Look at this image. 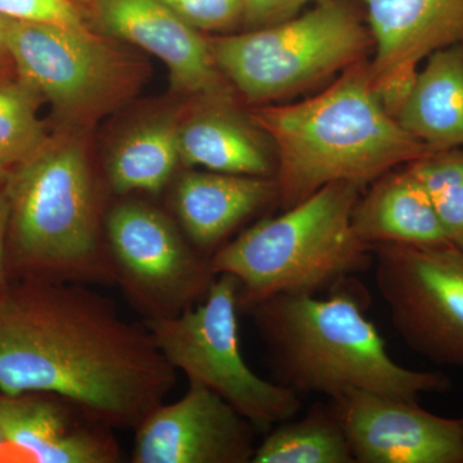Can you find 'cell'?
I'll return each instance as SVG.
<instances>
[{
	"instance_id": "obj_15",
	"label": "cell",
	"mask_w": 463,
	"mask_h": 463,
	"mask_svg": "<svg viewBox=\"0 0 463 463\" xmlns=\"http://www.w3.org/2000/svg\"><path fill=\"white\" fill-rule=\"evenodd\" d=\"M367 11L374 56L371 80L463 45V0H359Z\"/></svg>"
},
{
	"instance_id": "obj_28",
	"label": "cell",
	"mask_w": 463,
	"mask_h": 463,
	"mask_svg": "<svg viewBox=\"0 0 463 463\" xmlns=\"http://www.w3.org/2000/svg\"><path fill=\"white\" fill-rule=\"evenodd\" d=\"M11 205L5 184L0 185V294L8 288V230Z\"/></svg>"
},
{
	"instance_id": "obj_11",
	"label": "cell",
	"mask_w": 463,
	"mask_h": 463,
	"mask_svg": "<svg viewBox=\"0 0 463 463\" xmlns=\"http://www.w3.org/2000/svg\"><path fill=\"white\" fill-rule=\"evenodd\" d=\"M134 431L133 463H249L257 449L254 425L196 383L179 401L155 408Z\"/></svg>"
},
{
	"instance_id": "obj_8",
	"label": "cell",
	"mask_w": 463,
	"mask_h": 463,
	"mask_svg": "<svg viewBox=\"0 0 463 463\" xmlns=\"http://www.w3.org/2000/svg\"><path fill=\"white\" fill-rule=\"evenodd\" d=\"M0 38L18 78L71 118L111 108L137 80L136 63L88 26L0 16Z\"/></svg>"
},
{
	"instance_id": "obj_1",
	"label": "cell",
	"mask_w": 463,
	"mask_h": 463,
	"mask_svg": "<svg viewBox=\"0 0 463 463\" xmlns=\"http://www.w3.org/2000/svg\"><path fill=\"white\" fill-rule=\"evenodd\" d=\"M175 385L147 327L80 283L36 279L0 294V394L60 395L136 430Z\"/></svg>"
},
{
	"instance_id": "obj_9",
	"label": "cell",
	"mask_w": 463,
	"mask_h": 463,
	"mask_svg": "<svg viewBox=\"0 0 463 463\" xmlns=\"http://www.w3.org/2000/svg\"><path fill=\"white\" fill-rule=\"evenodd\" d=\"M376 285L395 330L411 349L463 367V251L379 245Z\"/></svg>"
},
{
	"instance_id": "obj_13",
	"label": "cell",
	"mask_w": 463,
	"mask_h": 463,
	"mask_svg": "<svg viewBox=\"0 0 463 463\" xmlns=\"http://www.w3.org/2000/svg\"><path fill=\"white\" fill-rule=\"evenodd\" d=\"M93 7L106 33L163 61L178 90L227 103L209 42L161 0H94Z\"/></svg>"
},
{
	"instance_id": "obj_6",
	"label": "cell",
	"mask_w": 463,
	"mask_h": 463,
	"mask_svg": "<svg viewBox=\"0 0 463 463\" xmlns=\"http://www.w3.org/2000/svg\"><path fill=\"white\" fill-rule=\"evenodd\" d=\"M216 66L251 102H268L306 90L361 62L371 33L340 0L281 23L209 42Z\"/></svg>"
},
{
	"instance_id": "obj_5",
	"label": "cell",
	"mask_w": 463,
	"mask_h": 463,
	"mask_svg": "<svg viewBox=\"0 0 463 463\" xmlns=\"http://www.w3.org/2000/svg\"><path fill=\"white\" fill-rule=\"evenodd\" d=\"M5 188L14 264L51 281L115 282L109 249L99 241L93 176L79 143L48 142L12 169Z\"/></svg>"
},
{
	"instance_id": "obj_25",
	"label": "cell",
	"mask_w": 463,
	"mask_h": 463,
	"mask_svg": "<svg viewBox=\"0 0 463 463\" xmlns=\"http://www.w3.org/2000/svg\"><path fill=\"white\" fill-rule=\"evenodd\" d=\"M197 30H221L239 21L242 0H161Z\"/></svg>"
},
{
	"instance_id": "obj_32",
	"label": "cell",
	"mask_w": 463,
	"mask_h": 463,
	"mask_svg": "<svg viewBox=\"0 0 463 463\" xmlns=\"http://www.w3.org/2000/svg\"><path fill=\"white\" fill-rule=\"evenodd\" d=\"M72 2L79 3V5L80 3H90V5H93L94 0H72Z\"/></svg>"
},
{
	"instance_id": "obj_2",
	"label": "cell",
	"mask_w": 463,
	"mask_h": 463,
	"mask_svg": "<svg viewBox=\"0 0 463 463\" xmlns=\"http://www.w3.org/2000/svg\"><path fill=\"white\" fill-rule=\"evenodd\" d=\"M251 118L276 147L285 209L331 183L364 187L432 152L383 109L364 61L317 96L255 109Z\"/></svg>"
},
{
	"instance_id": "obj_16",
	"label": "cell",
	"mask_w": 463,
	"mask_h": 463,
	"mask_svg": "<svg viewBox=\"0 0 463 463\" xmlns=\"http://www.w3.org/2000/svg\"><path fill=\"white\" fill-rule=\"evenodd\" d=\"M276 197V179L191 172L176 184L175 209L191 242L209 251Z\"/></svg>"
},
{
	"instance_id": "obj_10",
	"label": "cell",
	"mask_w": 463,
	"mask_h": 463,
	"mask_svg": "<svg viewBox=\"0 0 463 463\" xmlns=\"http://www.w3.org/2000/svg\"><path fill=\"white\" fill-rule=\"evenodd\" d=\"M106 236L115 282L146 319L196 306L215 279L210 259L194 251L165 215L143 203L115 206Z\"/></svg>"
},
{
	"instance_id": "obj_19",
	"label": "cell",
	"mask_w": 463,
	"mask_h": 463,
	"mask_svg": "<svg viewBox=\"0 0 463 463\" xmlns=\"http://www.w3.org/2000/svg\"><path fill=\"white\" fill-rule=\"evenodd\" d=\"M224 105L200 112L179 127L182 163L210 172L269 178L276 167L263 141Z\"/></svg>"
},
{
	"instance_id": "obj_17",
	"label": "cell",
	"mask_w": 463,
	"mask_h": 463,
	"mask_svg": "<svg viewBox=\"0 0 463 463\" xmlns=\"http://www.w3.org/2000/svg\"><path fill=\"white\" fill-rule=\"evenodd\" d=\"M352 224L356 237L373 249L450 245L425 188L407 166L374 181L368 194L356 201Z\"/></svg>"
},
{
	"instance_id": "obj_24",
	"label": "cell",
	"mask_w": 463,
	"mask_h": 463,
	"mask_svg": "<svg viewBox=\"0 0 463 463\" xmlns=\"http://www.w3.org/2000/svg\"><path fill=\"white\" fill-rule=\"evenodd\" d=\"M0 16L50 25L88 26L72 0H0Z\"/></svg>"
},
{
	"instance_id": "obj_18",
	"label": "cell",
	"mask_w": 463,
	"mask_h": 463,
	"mask_svg": "<svg viewBox=\"0 0 463 463\" xmlns=\"http://www.w3.org/2000/svg\"><path fill=\"white\" fill-rule=\"evenodd\" d=\"M398 123L432 152L463 146V45L431 53Z\"/></svg>"
},
{
	"instance_id": "obj_27",
	"label": "cell",
	"mask_w": 463,
	"mask_h": 463,
	"mask_svg": "<svg viewBox=\"0 0 463 463\" xmlns=\"http://www.w3.org/2000/svg\"><path fill=\"white\" fill-rule=\"evenodd\" d=\"M312 2L322 0H242V18L258 29L297 16L301 8Z\"/></svg>"
},
{
	"instance_id": "obj_22",
	"label": "cell",
	"mask_w": 463,
	"mask_h": 463,
	"mask_svg": "<svg viewBox=\"0 0 463 463\" xmlns=\"http://www.w3.org/2000/svg\"><path fill=\"white\" fill-rule=\"evenodd\" d=\"M41 99V94L20 78L0 80V161L12 169L50 142L38 118Z\"/></svg>"
},
{
	"instance_id": "obj_23",
	"label": "cell",
	"mask_w": 463,
	"mask_h": 463,
	"mask_svg": "<svg viewBox=\"0 0 463 463\" xmlns=\"http://www.w3.org/2000/svg\"><path fill=\"white\" fill-rule=\"evenodd\" d=\"M405 166L425 188L450 245L463 251V149L431 152Z\"/></svg>"
},
{
	"instance_id": "obj_14",
	"label": "cell",
	"mask_w": 463,
	"mask_h": 463,
	"mask_svg": "<svg viewBox=\"0 0 463 463\" xmlns=\"http://www.w3.org/2000/svg\"><path fill=\"white\" fill-rule=\"evenodd\" d=\"M5 443L38 463H118L123 453L114 429L74 402L47 392L0 394Z\"/></svg>"
},
{
	"instance_id": "obj_12",
	"label": "cell",
	"mask_w": 463,
	"mask_h": 463,
	"mask_svg": "<svg viewBox=\"0 0 463 463\" xmlns=\"http://www.w3.org/2000/svg\"><path fill=\"white\" fill-rule=\"evenodd\" d=\"M358 463H463L461 421L404 401L350 390L332 399Z\"/></svg>"
},
{
	"instance_id": "obj_20",
	"label": "cell",
	"mask_w": 463,
	"mask_h": 463,
	"mask_svg": "<svg viewBox=\"0 0 463 463\" xmlns=\"http://www.w3.org/2000/svg\"><path fill=\"white\" fill-rule=\"evenodd\" d=\"M252 463H354L339 408L332 401L313 405L298 421H283L268 432Z\"/></svg>"
},
{
	"instance_id": "obj_31",
	"label": "cell",
	"mask_w": 463,
	"mask_h": 463,
	"mask_svg": "<svg viewBox=\"0 0 463 463\" xmlns=\"http://www.w3.org/2000/svg\"><path fill=\"white\" fill-rule=\"evenodd\" d=\"M5 446V439H3L2 430H0V450Z\"/></svg>"
},
{
	"instance_id": "obj_33",
	"label": "cell",
	"mask_w": 463,
	"mask_h": 463,
	"mask_svg": "<svg viewBox=\"0 0 463 463\" xmlns=\"http://www.w3.org/2000/svg\"><path fill=\"white\" fill-rule=\"evenodd\" d=\"M459 421H461V428H462V432H463V417H462V419H459Z\"/></svg>"
},
{
	"instance_id": "obj_21",
	"label": "cell",
	"mask_w": 463,
	"mask_h": 463,
	"mask_svg": "<svg viewBox=\"0 0 463 463\" xmlns=\"http://www.w3.org/2000/svg\"><path fill=\"white\" fill-rule=\"evenodd\" d=\"M179 127L154 121L130 133L114 149L109 163V181L116 194H156L172 178L181 161Z\"/></svg>"
},
{
	"instance_id": "obj_7",
	"label": "cell",
	"mask_w": 463,
	"mask_h": 463,
	"mask_svg": "<svg viewBox=\"0 0 463 463\" xmlns=\"http://www.w3.org/2000/svg\"><path fill=\"white\" fill-rule=\"evenodd\" d=\"M240 283L232 274L215 277L205 298L173 317L146 319L160 352L190 383L223 398L267 432L301 410L295 390L261 379L243 359L239 334Z\"/></svg>"
},
{
	"instance_id": "obj_29",
	"label": "cell",
	"mask_w": 463,
	"mask_h": 463,
	"mask_svg": "<svg viewBox=\"0 0 463 463\" xmlns=\"http://www.w3.org/2000/svg\"><path fill=\"white\" fill-rule=\"evenodd\" d=\"M16 74V67H14V60H12L11 54L7 48H5V43L0 38V80H7L12 79V74Z\"/></svg>"
},
{
	"instance_id": "obj_4",
	"label": "cell",
	"mask_w": 463,
	"mask_h": 463,
	"mask_svg": "<svg viewBox=\"0 0 463 463\" xmlns=\"http://www.w3.org/2000/svg\"><path fill=\"white\" fill-rule=\"evenodd\" d=\"M337 182L319 188L276 218L250 227L210 257L215 276L240 283V310L276 295L334 289L373 263V248L353 230L359 190Z\"/></svg>"
},
{
	"instance_id": "obj_3",
	"label": "cell",
	"mask_w": 463,
	"mask_h": 463,
	"mask_svg": "<svg viewBox=\"0 0 463 463\" xmlns=\"http://www.w3.org/2000/svg\"><path fill=\"white\" fill-rule=\"evenodd\" d=\"M354 277L316 295H276L250 315L267 345L276 383L298 392L336 399L350 390L417 401L423 392H444L443 373L413 371L397 364L373 322Z\"/></svg>"
},
{
	"instance_id": "obj_30",
	"label": "cell",
	"mask_w": 463,
	"mask_h": 463,
	"mask_svg": "<svg viewBox=\"0 0 463 463\" xmlns=\"http://www.w3.org/2000/svg\"><path fill=\"white\" fill-rule=\"evenodd\" d=\"M12 167H9L7 164L0 161V185L5 184L8 181L9 175H11Z\"/></svg>"
},
{
	"instance_id": "obj_26",
	"label": "cell",
	"mask_w": 463,
	"mask_h": 463,
	"mask_svg": "<svg viewBox=\"0 0 463 463\" xmlns=\"http://www.w3.org/2000/svg\"><path fill=\"white\" fill-rule=\"evenodd\" d=\"M417 72V67L401 69L380 80L373 81L374 94L380 105L395 120L410 99Z\"/></svg>"
}]
</instances>
